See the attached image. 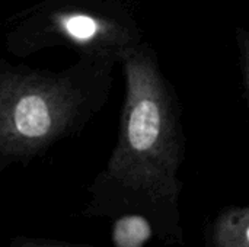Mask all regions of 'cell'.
I'll list each match as a JSON object with an SVG mask.
<instances>
[{
	"label": "cell",
	"mask_w": 249,
	"mask_h": 247,
	"mask_svg": "<svg viewBox=\"0 0 249 247\" xmlns=\"http://www.w3.org/2000/svg\"><path fill=\"white\" fill-rule=\"evenodd\" d=\"M125 98L117 146L107 176L124 189L152 201L174 202L184 156L175 100L147 45L123 58Z\"/></svg>",
	"instance_id": "cell-1"
},
{
	"label": "cell",
	"mask_w": 249,
	"mask_h": 247,
	"mask_svg": "<svg viewBox=\"0 0 249 247\" xmlns=\"http://www.w3.org/2000/svg\"><path fill=\"white\" fill-rule=\"evenodd\" d=\"M95 68L66 73L9 67L0 73V154L3 162L29 159L69 135L90 112Z\"/></svg>",
	"instance_id": "cell-2"
},
{
	"label": "cell",
	"mask_w": 249,
	"mask_h": 247,
	"mask_svg": "<svg viewBox=\"0 0 249 247\" xmlns=\"http://www.w3.org/2000/svg\"><path fill=\"white\" fill-rule=\"evenodd\" d=\"M7 41L16 54L66 45L86 60L111 64L140 45V33L112 0H48L28 12Z\"/></svg>",
	"instance_id": "cell-3"
},
{
	"label": "cell",
	"mask_w": 249,
	"mask_h": 247,
	"mask_svg": "<svg viewBox=\"0 0 249 247\" xmlns=\"http://www.w3.org/2000/svg\"><path fill=\"white\" fill-rule=\"evenodd\" d=\"M212 247H249V204L223 210L212 226Z\"/></svg>",
	"instance_id": "cell-4"
},
{
	"label": "cell",
	"mask_w": 249,
	"mask_h": 247,
	"mask_svg": "<svg viewBox=\"0 0 249 247\" xmlns=\"http://www.w3.org/2000/svg\"><path fill=\"white\" fill-rule=\"evenodd\" d=\"M152 236V226L142 215L120 217L114 223L111 231L115 247H144L147 242H150Z\"/></svg>",
	"instance_id": "cell-5"
},
{
	"label": "cell",
	"mask_w": 249,
	"mask_h": 247,
	"mask_svg": "<svg viewBox=\"0 0 249 247\" xmlns=\"http://www.w3.org/2000/svg\"><path fill=\"white\" fill-rule=\"evenodd\" d=\"M10 247H92L83 245H73L63 240H53V239H41V237H26L19 236L12 239Z\"/></svg>",
	"instance_id": "cell-6"
},
{
	"label": "cell",
	"mask_w": 249,
	"mask_h": 247,
	"mask_svg": "<svg viewBox=\"0 0 249 247\" xmlns=\"http://www.w3.org/2000/svg\"><path fill=\"white\" fill-rule=\"evenodd\" d=\"M236 39H238L239 54H241V67H242L244 84H245L249 100V32L239 28L238 33H236Z\"/></svg>",
	"instance_id": "cell-7"
}]
</instances>
